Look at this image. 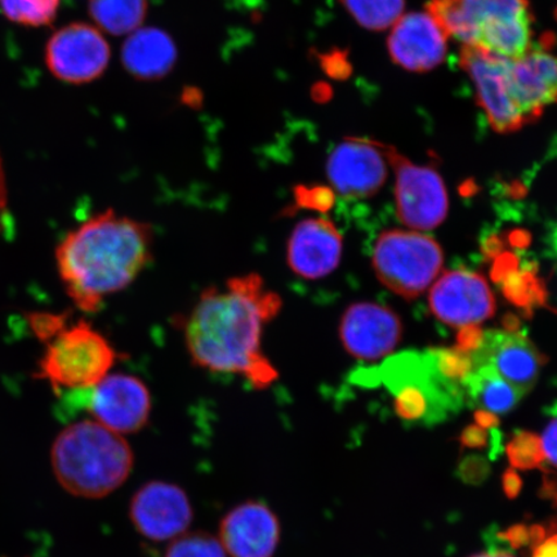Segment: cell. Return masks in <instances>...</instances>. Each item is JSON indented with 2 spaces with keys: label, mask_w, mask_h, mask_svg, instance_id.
Segmentation results:
<instances>
[{
  "label": "cell",
  "mask_w": 557,
  "mask_h": 557,
  "mask_svg": "<svg viewBox=\"0 0 557 557\" xmlns=\"http://www.w3.org/2000/svg\"><path fill=\"white\" fill-rule=\"evenodd\" d=\"M283 299L256 273L238 275L201 292L184 322L191 360L208 372L239 375L255 388L278 379L262 347L263 331Z\"/></svg>",
  "instance_id": "cell-1"
},
{
  "label": "cell",
  "mask_w": 557,
  "mask_h": 557,
  "mask_svg": "<svg viewBox=\"0 0 557 557\" xmlns=\"http://www.w3.org/2000/svg\"><path fill=\"white\" fill-rule=\"evenodd\" d=\"M152 249L154 230L149 224L108 209L65 236L55 249V263L76 308L94 313L143 274Z\"/></svg>",
  "instance_id": "cell-2"
},
{
  "label": "cell",
  "mask_w": 557,
  "mask_h": 557,
  "mask_svg": "<svg viewBox=\"0 0 557 557\" xmlns=\"http://www.w3.org/2000/svg\"><path fill=\"white\" fill-rule=\"evenodd\" d=\"M52 468L61 486L73 496L103 498L128 479L134 451L121 434L99 422L82 421L55 438Z\"/></svg>",
  "instance_id": "cell-3"
},
{
  "label": "cell",
  "mask_w": 557,
  "mask_h": 557,
  "mask_svg": "<svg viewBox=\"0 0 557 557\" xmlns=\"http://www.w3.org/2000/svg\"><path fill=\"white\" fill-rule=\"evenodd\" d=\"M428 12L448 37L499 58H521L534 46L529 0H429Z\"/></svg>",
  "instance_id": "cell-4"
},
{
  "label": "cell",
  "mask_w": 557,
  "mask_h": 557,
  "mask_svg": "<svg viewBox=\"0 0 557 557\" xmlns=\"http://www.w3.org/2000/svg\"><path fill=\"white\" fill-rule=\"evenodd\" d=\"M115 361L116 351L108 338L81 320L47 341L35 377L54 388L89 389L107 377Z\"/></svg>",
  "instance_id": "cell-5"
},
{
  "label": "cell",
  "mask_w": 557,
  "mask_h": 557,
  "mask_svg": "<svg viewBox=\"0 0 557 557\" xmlns=\"http://www.w3.org/2000/svg\"><path fill=\"white\" fill-rule=\"evenodd\" d=\"M372 262L375 275L387 289L413 299L441 274L444 255L442 247L428 235L387 230L374 243Z\"/></svg>",
  "instance_id": "cell-6"
},
{
  "label": "cell",
  "mask_w": 557,
  "mask_h": 557,
  "mask_svg": "<svg viewBox=\"0 0 557 557\" xmlns=\"http://www.w3.org/2000/svg\"><path fill=\"white\" fill-rule=\"evenodd\" d=\"M386 154L396 174V211L401 224L413 230L441 226L449 209L441 174L433 166L410 162L392 146H387Z\"/></svg>",
  "instance_id": "cell-7"
},
{
  "label": "cell",
  "mask_w": 557,
  "mask_h": 557,
  "mask_svg": "<svg viewBox=\"0 0 557 557\" xmlns=\"http://www.w3.org/2000/svg\"><path fill=\"white\" fill-rule=\"evenodd\" d=\"M386 148L372 139H344L326 162L332 190L346 199H366L377 194L387 178Z\"/></svg>",
  "instance_id": "cell-8"
},
{
  "label": "cell",
  "mask_w": 557,
  "mask_h": 557,
  "mask_svg": "<svg viewBox=\"0 0 557 557\" xmlns=\"http://www.w3.org/2000/svg\"><path fill=\"white\" fill-rule=\"evenodd\" d=\"M110 61V47L96 27L75 23L52 35L46 48L51 73L72 85L89 83L103 74Z\"/></svg>",
  "instance_id": "cell-9"
},
{
  "label": "cell",
  "mask_w": 557,
  "mask_h": 557,
  "mask_svg": "<svg viewBox=\"0 0 557 557\" xmlns=\"http://www.w3.org/2000/svg\"><path fill=\"white\" fill-rule=\"evenodd\" d=\"M507 61L508 59L470 46H463L459 53V65L468 73L475 87L480 108L493 131L500 135L513 134L527 125L508 94Z\"/></svg>",
  "instance_id": "cell-10"
},
{
  "label": "cell",
  "mask_w": 557,
  "mask_h": 557,
  "mask_svg": "<svg viewBox=\"0 0 557 557\" xmlns=\"http://www.w3.org/2000/svg\"><path fill=\"white\" fill-rule=\"evenodd\" d=\"M429 302L435 318L453 329L478 326L496 311L490 285L469 270L445 271L431 288Z\"/></svg>",
  "instance_id": "cell-11"
},
{
  "label": "cell",
  "mask_w": 557,
  "mask_h": 557,
  "mask_svg": "<svg viewBox=\"0 0 557 557\" xmlns=\"http://www.w3.org/2000/svg\"><path fill=\"white\" fill-rule=\"evenodd\" d=\"M88 409L95 421L116 434H134L151 413V396L144 381L132 374H108L92 388Z\"/></svg>",
  "instance_id": "cell-12"
},
{
  "label": "cell",
  "mask_w": 557,
  "mask_h": 557,
  "mask_svg": "<svg viewBox=\"0 0 557 557\" xmlns=\"http://www.w3.org/2000/svg\"><path fill=\"white\" fill-rule=\"evenodd\" d=\"M507 88L515 108L527 124L537 122L557 103V55L533 46L525 54L507 61Z\"/></svg>",
  "instance_id": "cell-13"
},
{
  "label": "cell",
  "mask_w": 557,
  "mask_h": 557,
  "mask_svg": "<svg viewBox=\"0 0 557 557\" xmlns=\"http://www.w3.org/2000/svg\"><path fill=\"white\" fill-rule=\"evenodd\" d=\"M129 515L139 534L158 542L184 534L194 517L186 493L180 486L164 482L139 487L132 498Z\"/></svg>",
  "instance_id": "cell-14"
},
{
  "label": "cell",
  "mask_w": 557,
  "mask_h": 557,
  "mask_svg": "<svg viewBox=\"0 0 557 557\" xmlns=\"http://www.w3.org/2000/svg\"><path fill=\"white\" fill-rule=\"evenodd\" d=\"M343 249V235L331 220L304 219L289 234L285 260L296 276L319 281L338 268Z\"/></svg>",
  "instance_id": "cell-15"
},
{
  "label": "cell",
  "mask_w": 557,
  "mask_h": 557,
  "mask_svg": "<svg viewBox=\"0 0 557 557\" xmlns=\"http://www.w3.org/2000/svg\"><path fill=\"white\" fill-rule=\"evenodd\" d=\"M400 318L385 306L352 304L341 319L339 337L355 359L375 361L392 352L400 343Z\"/></svg>",
  "instance_id": "cell-16"
},
{
  "label": "cell",
  "mask_w": 557,
  "mask_h": 557,
  "mask_svg": "<svg viewBox=\"0 0 557 557\" xmlns=\"http://www.w3.org/2000/svg\"><path fill=\"white\" fill-rule=\"evenodd\" d=\"M448 38L428 11L407 13L392 27L388 53L395 64L407 72L428 73L445 60Z\"/></svg>",
  "instance_id": "cell-17"
},
{
  "label": "cell",
  "mask_w": 557,
  "mask_h": 557,
  "mask_svg": "<svg viewBox=\"0 0 557 557\" xmlns=\"http://www.w3.org/2000/svg\"><path fill=\"white\" fill-rule=\"evenodd\" d=\"M471 358L473 366H491L522 395L534 387L545 363V358L531 341L521 333L510 331L484 333L482 345L471 354Z\"/></svg>",
  "instance_id": "cell-18"
},
{
  "label": "cell",
  "mask_w": 557,
  "mask_h": 557,
  "mask_svg": "<svg viewBox=\"0 0 557 557\" xmlns=\"http://www.w3.org/2000/svg\"><path fill=\"white\" fill-rule=\"evenodd\" d=\"M281 527L275 513L260 503L233 508L220 527V542L232 557H273Z\"/></svg>",
  "instance_id": "cell-19"
},
{
  "label": "cell",
  "mask_w": 557,
  "mask_h": 557,
  "mask_svg": "<svg viewBox=\"0 0 557 557\" xmlns=\"http://www.w3.org/2000/svg\"><path fill=\"white\" fill-rule=\"evenodd\" d=\"M125 70L139 81H158L172 72L177 48L169 33L157 27H139L123 46Z\"/></svg>",
  "instance_id": "cell-20"
},
{
  "label": "cell",
  "mask_w": 557,
  "mask_h": 557,
  "mask_svg": "<svg viewBox=\"0 0 557 557\" xmlns=\"http://www.w3.org/2000/svg\"><path fill=\"white\" fill-rule=\"evenodd\" d=\"M522 395L505 381L491 366L475 364L465 385V398L480 409L494 414L510 413Z\"/></svg>",
  "instance_id": "cell-21"
},
{
  "label": "cell",
  "mask_w": 557,
  "mask_h": 557,
  "mask_svg": "<svg viewBox=\"0 0 557 557\" xmlns=\"http://www.w3.org/2000/svg\"><path fill=\"white\" fill-rule=\"evenodd\" d=\"M148 12V0H89V15L102 30L113 35L139 29Z\"/></svg>",
  "instance_id": "cell-22"
},
{
  "label": "cell",
  "mask_w": 557,
  "mask_h": 557,
  "mask_svg": "<svg viewBox=\"0 0 557 557\" xmlns=\"http://www.w3.org/2000/svg\"><path fill=\"white\" fill-rule=\"evenodd\" d=\"M360 26L371 32L389 29L404 15L406 0H341Z\"/></svg>",
  "instance_id": "cell-23"
},
{
  "label": "cell",
  "mask_w": 557,
  "mask_h": 557,
  "mask_svg": "<svg viewBox=\"0 0 557 557\" xmlns=\"http://www.w3.org/2000/svg\"><path fill=\"white\" fill-rule=\"evenodd\" d=\"M508 462L513 469L527 471L546 470V455L542 437L532 431H518L505 448Z\"/></svg>",
  "instance_id": "cell-24"
},
{
  "label": "cell",
  "mask_w": 557,
  "mask_h": 557,
  "mask_svg": "<svg viewBox=\"0 0 557 557\" xmlns=\"http://www.w3.org/2000/svg\"><path fill=\"white\" fill-rule=\"evenodd\" d=\"M0 4L4 15L13 23L45 26L58 15L60 0H0Z\"/></svg>",
  "instance_id": "cell-25"
},
{
  "label": "cell",
  "mask_w": 557,
  "mask_h": 557,
  "mask_svg": "<svg viewBox=\"0 0 557 557\" xmlns=\"http://www.w3.org/2000/svg\"><path fill=\"white\" fill-rule=\"evenodd\" d=\"M165 557H226V552L213 535L194 532L172 540Z\"/></svg>",
  "instance_id": "cell-26"
},
{
  "label": "cell",
  "mask_w": 557,
  "mask_h": 557,
  "mask_svg": "<svg viewBox=\"0 0 557 557\" xmlns=\"http://www.w3.org/2000/svg\"><path fill=\"white\" fill-rule=\"evenodd\" d=\"M504 282L505 294L515 305L527 306L539 301L542 289L539 288L537 278L533 274L513 271Z\"/></svg>",
  "instance_id": "cell-27"
},
{
  "label": "cell",
  "mask_w": 557,
  "mask_h": 557,
  "mask_svg": "<svg viewBox=\"0 0 557 557\" xmlns=\"http://www.w3.org/2000/svg\"><path fill=\"white\" fill-rule=\"evenodd\" d=\"M297 208L310 209L319 213H326L336 200V193L331 186H305L299 185L295 190Z\"/></svg>",
  "instance_id": "cell-28"
},
{
  "label": "cell",
  "mask_w": 557,
  "mask_h": 557,
  "mask_svg": "<svg viewBox=\"0 0 557 557\" xmlns=\"http://www.w3.org/2000/svg\"><path fill=\"white\" fill-rule=\"evenodd\" d=\"M456 476L468 485H482L491 476V465L482 455H468L456 469Z\"/></svg>",
  "instance_id": "cell-29"
},
{
  "label": "cell",
  "mask_w": 557,
  "mask_h": 557,
  "mask_svg": "<svg viewBox=\"0 0 557 557\" xmlns=\"http://www.w3.org/2000/svg\"><path fill=\"white\" fill-rule=\"evenodd\" d=\"M493 540L496 541V547L505 546L507 552L508 548L519 549L529 546V525L525 522H519L508 527L505 532L494 534ZM496 547L492 549H497Z\"/></svg>",
  "instance_id": "cell-30"
},
{
  "label": "cell",
  "mask_w": 557,
  "mask_h": 557,
  "mask_svg": "<svg viewBox=\"0 0 557 557\" xmlns=\"http://www.w3.org/2000/svg\"><path fill=\"white\" fill-rule=\"evenodd\" d=\"M32 325L35 334L47 343L55 333L66 325L64 315H52V313H34Z\"/></svg>",
  "instance_id": "cell-31"
},
{
  "label": "cell",
  "mask_w": 557,
  "mask_h": 557,
  "mask_svg": "<svg viewBox=\"0 0 557 557\" xmlns=\"http://www.w3.org/2000/svg\"><path fill=\"white\" fill-rule=\"evenodd\" d=\"M320 65L334 79H345L351 73V66L348 64L346 54L341 51L320 55Z\"/></svg>",
  "instance_id": "cell-32"
},
{
  "label": "cell",
  "mask_w": 557,
  "mask_h": 557,
  "mask_svg": "<svg viewBox=\"0 0 557 557\" xmlns=\"http://www.w3.org/2000/svg\"><path fill=\"white\" fill-rule=\"evenodd\" d=\"M461 449H490L491 434L478 424H470L458 437Z\"/></svg>",
  "instance_id": "cell-33"
},
{
  "label": "cell",
  "mask_w": 557,
  "mask_h": 557,
  "mask_svg": "<svg viewBox=\"0 0 557 557\" xmlns=\"http://www.w3.org/2000/svg\"><path fill=\"white\" fill-rule=\"evenodd\" d=\"M545 540L532 547V557H557V518L546 522Z\"/></svg>",
  "instance_id": "cell-34"
},
{
  "label": "cell",
  "mask_w": 557,
  "mask_h": 557,
  "mask_svg": "<svg viewBox=\"0 0 557 557\" xmlns=\"http://www.w3.org/2000/svg\"><path fill=\"white\" fill-rule=\"evenodd\" d=\"M484 332L476 325L466 326L458 336V348L468 354L475 352L483 343Z\"/></svg>",
  "instance_id": "cell-35"
},
{
  "label": "cell",
  "mask_w": 557,
  "mask_h": 557,
  "mask_svg": "<svg viewBox=\"0 0 557 557\" xmlns=\"http://www.w3.org/2000/svg\"><path fill=\"white\" fill-rule=\"evenodd\" d=\"M542 443L546 461L557 469V418L548 423L545 433H543Z\"/></svg>",
  "instance_id": "cell-36"
},
{
  "label": "cell",
  "mask_w": 557,
  "mask_h": 557,
  "mask_svg": "<svg viewBox=\"0 0 557 557\" xmlns=\"http://www.w3.org/2000/svg\"><path fill=\"white\" fill-rule=\"evenodd\" d=\"M503 490L506 498L517 499L522 490V480L517 471L507 469L503 475Z\"/></svg>",
  "instance_id": "cell-37"
},
{
  "label": "cell",
  "mask_w": 557,
  "mask_h": 557,
  "mask_svg": "<svg viewBox=\"0 0 557 557\" xmlns=\"http://www.w3.org/2000/svg\"><path fill=\"white\" fill-rule=\"evenodd\" d=\"M515 268H517V259L511 255H504L494 264L493 276L496 281H505L508 275L513 273Z\"/></svg>",
  "instance_id": "cell-38"
},
{
  "label": "cell",
  "mask_w": 557,
  "mask_h": 557,
  "mask_svg": "<svg viewBox=\"0 0 557 557\" xmlns=\"http://www.w3.org/2000/svg\"><path fill=\"white\" fill-rule=\"evenodd\" d=\"M557 493V476L553 472L545 470L543 475L542 485L540 487L539 496L543 499H554Z\"/></svg>",
  "instance_id": "cell-39"
},
{
  "label": "cell",
  "mask_w": 557,
  "mask_h": 557,
  "mask_svg": "<svg viewBox=\"0 0 557 557\" xmlns=\"http://www.w3.org/2000/svg\"><path fill=\"white\" fill-rule=\"evenodd\" d=\"M473 418H475L478 426L485 430H494L499 426V418L497 414L487 412V410L478 409Z\"/></svg>",
  "instance_id": "cell-40"
},
{
  "label": "cell",
  "mask_w": 557,
  "mask_h": 557,
  "mask_svg": "<svg viewBox=\"0 0 557 557\" xmlns=\"http://www.w3.org/2000/svg\"><path fill=\"white\" fill-rule=\"evenodd\" d=\"M7 184L3 171L2 158H0V227H2V220L7 211Z\"/></svg>",
  "instance_id": "cell-41"
},
{
  "label": "cell",
  "mask_w": 557,
  "mask_h": 557,
  "mask_svg": "<svg viewBox=\"0 0 557 557\" xmlns=\"http://www.w3.org/2000/svg\"><path fill=\"white\" fill-rule=\"evenodd\" d=\"M470 557H515L510 552L506 549H490L486 553H479Z\"/></svg>",
  "instance_id": "cell-42"
},
{
  "label": "cell",
  "mask_w": 557,
  "mask_h": 557,
  "mask_svg": "<svg viewBox=\"0 0 557 557\" xmlns=\"http://www.w3.org/2000/svg\"><path fill=\"white\" fill-rule=\"evenodd\" d=\"M330 92H331V89L325 90V92H324V90H322V85L312 89L313 97H315L317 101H320V102H322L326 99H330Z\"/></svg>",
  "instance_id": "cell-43"
},
{
  "label": "cell",
  "mask_w": 557,
  "mask_h": 557,
  "mask_svg": "<svg viewBox=\"0 0 557 557\" xmlns=\"http://www.w3.org/2000/svg\"><path fill=\"white\" fill-rule=\"evenodd\" d=\"M554 504L557 507V493L555 494V497H554Z\"/></svg>",
  "instance_id": "cell-44"
}]
</instances>
